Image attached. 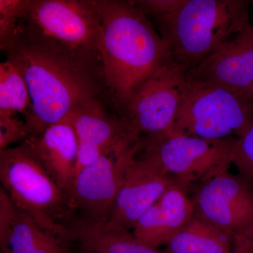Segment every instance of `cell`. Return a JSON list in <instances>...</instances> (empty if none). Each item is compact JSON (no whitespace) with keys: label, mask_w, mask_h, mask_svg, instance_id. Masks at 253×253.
<instances>
[{"label":"cell","mask_w":253,"mask_h":253,"mask_svg":"<svg viewBox=\"0 0 253 253\" xmlns=\"http://www.w3.org/2000/svg\"><path fill=\"white\" fill-rule=\"evenodd\" d=\"M0 48L27 83L31 105L25 121L31 137L109 94L99 53L68 45L27 21L20 20Z\"/></svg>","instance_id":"6da1fadb"},{"label":"cell","mask_w":253,"mask_h":253,"mask_svg":"<svg viewBox=\"0 0 253 253\" xmlns=\"http://www.w3.org/2000/svg\"><path fill=\"white\" fill-rule=\"evenodd\" d=\"M95 1L105 82L121 115L138 89L170 57L159 33L133 1Z\"/></svg>","instance_id":"7a4b0ae2"},{"label":"cell","mask_w":253,"mask_h":253,"mask_svg":"<svg viewBox=\"0 0 253 253\" xmlns=\"http://www.w3.org/2000/svg\"><path fill=\"white\" fill-rule=\"evenodd\" d=\"M245 0H185L170 14L154 16L171 60L187 73L251 25Z\"/></svg>","instance_id":"3957f363"},{"label":"cell","mask_w":253,"mask_h":253,"mask_svg":"<svg viewBox=\"0 0 253 253\" xmlns=\"http://www.w3.org/2000/svg\"><path fill=\"white\" fill-rule=\"evenodd\" d=\"M1 187L42 227L69 242L66 223L76 212L71 198L46 172L26 141L0 150Z\"/></svg>","instance_id":"277c9868"},{"label":"cell","mask_w":253,"mask_h":253,"mask_svg":"<svg viewBox=\"0 0 253 253\" xmlns=\"http://www.w3.org/2000/svg\"><path fill=\"white\" fill-rule=\"evenodd\" d=\"M253 126V104L239 95L187 75L185 94L168 131L206 139H239Z\"/></svg>","instance_id":"5b68a950"},{"label":"cell","mask_w":253,"mask_h":253,"mask_svg":"<svg viewBox=\"0 0 253 253\" xmlns=\"http://www.w3.org/2000/svg\"><path fill=\"white\" fill-rule=\"evenodd\" d=\"M236 138L206 139L170 131L141 136L139 151L156 160L178 184H195L228 172Z\"/></svg>","instance_id":"8992f818"},{"label":"cell","mask_w":253,"mask_h":253,"mask_svg":"<svg viewBox=\"0 0 253 253\" xmlns=\"http://www.w3.org/2000/svg\"><path fill=\"white\" fill-rule=\"evenodd\" d=\"M186 84V73L169 59L138 89L120 116L141 135L169 131L180 108Z\"/></svg>","instance_id":"52a82bcc"},{"label":"cell","mask_w":253,"mask_h":253,"mask_svg":"<svg viewBox=\"0 0 253 253\" xmlns=\"http://www.w3.org/2000/svg\"><path fill=\"white\" fill-rule=\"evenodd\" d=\"M195 213L230 236H253V186L241 175L222 173L196 184Z\"/></svg>","instance_id":"ba28073f"},{"label":"cell","mask_w":253,"mask_h":253,"mask_svg":"<svg viewBox=\"0 0 253 253\" xmlns=\"http://www.w3.org/2000/svg\"><path fill=\"white\" fill-rule=\"evenodd\" d=\"M21 19L68 45L99 53L101 24L95 0H23Z\"/></svg>","instance_id":"9c48e42d"},{"label":"cell","mask_w":253,"mask_h":253,"mask_svg":"<svg viewBox=\"0 0 253 253\" xmlns=\"http://www.w3.org/2000/svg\"><path fill=\"white\" fill-rule=\"evenodd\" d=\"M65 118L72 125L78 137L76 174L102 155L129 151L141 137L126 119L109 112L102 100L80 106Z\"/></svg>","instance_id":"30bf717a"},{"label":"cell","mask_w":253,"mask_h":253,"mask_svg":"<svg viewBox=\"0 0 253 253\" xmlns=\"http://www.w3.org/2000/svg\"><path fill=\"white\" fill-rule=\"evenodd\" d=\"M139 141L126 158L108 220L129 231L168 188L178 184L154 158L139 152Z\"/></svg>","instance_id":"8fae6325"},{"label":"cell","mask_w":253,"mask_h":253,"mask_svg":"<svg viewBox=\"0 0 253 253\" xmlns=\"http://www.w3.org/2000/svg\"><path fill=\"white\" fill-rule=\"evenodd\" d=\"M133 149L123 154L102 155L76 174L71 199L75 211H80L82 217L109 220L122 181L126 158Z\"/></svg>","instance_id":"7c38bea8"},{"label":"cell","mask_w":253,"mask_h":253,"mask_svg":"<svg viewBox=\"0 0 253 253\" xmlns=\"http://www.w3.org/2000/svg\"><path fill=\"white\" fill-rule=\"evenodd\" d=\"M187 75L243 97L253 83V26L223 43Z\"/></svg>","instance_id":"4fadbf2b"},{"label":"cell","mask_w":253,"mask_h":253,"mask_svg":"<svg viewBox=\"0 0 253 253\" xmlns=\"http://www.w3.org/2000/svg\"><path fill=\"white\" fill-rule=\"evenodd\" d=\"M187 194L179 184L168 188L139 218L133 234L155 249L168 246L194 217V203Z\"/></svg>","instance_id":"5bb4252c"},{"label":"cell","mask_w":253,"mask_h":253,"mask_svg":"<svg viewBox=\"0 0 253 253\" xmlns=\"http://www.w3.org/2000/svg\"><path fill=\"white\" fill-rule=\"evenodd\" d=\"M68 242L16 207L0 189V248L2 253H73Z\"/></svg>","instance_id":"9a60e30c"},{"label":"cell","mask_w":253,"mask_h":253,"mask_svg":"<svg viewBox=\"0 0 253 253\" xmlns=\"http://www.w3.org/2000/svg\"><path fill=\"white\" fill-rule=\"evenodd\" d=\"M26 141L46 172L71 198L79 149L72 125L64 118Z\"/></svg>","instance_id":"2e32d148"},{"label":"cell","mask_w":253,"mask_h":253,"mask_svg":"<svg viewBox=\"0 0 253 253\" xmlns=\"http://www.w3.org/2000/svg\"><path fill=\"white\" fill-rule=\"evenodd\" d=\"M86 253H166L145 244L132 232L108 221L73 217L66 224Z\"/></svg>","instance_id":"e0dca14e"},{"label":"cell","mask_w":253,"mask_h":253,"mask_svg":"<svg viewBox=\"0 0 253 253\" xmlns=\"http://www.w3.org/2000/svg\"><path fill=\"white\" fill-rule=\"evenodd\" d=\"M230 236L195 213L185 229L165 250L166 253H232Z\"/></svg>","instance_id":"ac0fdd59"},{"label":"cell","mask_w":253,"mask_h":253,"mask_svg":"<svg viewBox=\"0 0 253 253\" xmlns=\"http://www.w3.org/2000/svg\"><path fill=\"white\" fill-rule=\"evenodd\" d=\"M31 105L29 89L23 75L12 63L5 60L0 63V116L21 113L25 118Z\"/></svg>","instance_id":"d6986e66"},{"label":"cell","mask_w":253,"mask_h":253,"mask_svg":"<svg viewBox=\"0 0 253 253\" xmlns=\"http://www.w3.org/2000/svg\"><path fill=\"white\" fill-rule=\"evenodd\" d=\"M232 163L237 168L240 175L253 186V126L244 136L236 138Z\"/></svg>","instance_id":"ffe728a7"},{"label":"cell","mask_w":253,"mask_h":253,"mask_svg":"<svg viewBox=\"0 0 253 253\" xmlns=\"http://www.w3.org/2000/svg\"><path fill=\"white\" fill-rule=\"evenodd\" d=\"M23 0H0V46L14 34L21 20Z\"/></svg>","instance_id":"44dd1931"},{"label":"cell","mask_w":253,"mask_h":253,"mask_svg":"<svg viewBox=\"0 0 253 253\" xmlns=\"http://www.w3.org/2000/svg\"><path fill=\"white\" fill-rule=\"evenodd\" d=\"M32 136L31 129L26 121L14 116H0V150L20 140L26 141Z\"/></svg>","instance_id":"7402d4cb"},{"label":"cell","mask_w":253,"mask_h":253,"mask_svg":"<svg viewBox=\"0 0 253 253\" xmlns=\"http://www.w3.org/2000/svg\"><path fill=\"white\" fill-rule=\"evenodd\" d=\"M184 1L185 0H137L133 2L145 15L154 17L174 12Z\"/></svg>","instance_id":"603a6c76"},{"label":"cell","mask_w":253,"mask_h":253,"mask_svg":"<svg viewBox=\"0 0 253 253\" xmlns=\"http://www.w3.org/2000/svg\"><path fill=\"white\" fill-rule=\"evenodd\" d=\"M232 253H253V236L234 240Z\"/></svg>","instance_id":"cb8c5ba5"},{"label":"cell","mask_w":253,"mask_h":253,"mask_svg":"<svg viewBox=\"0 0 253 253\" xmlns=\"http://www.w3.org/2000/svg\"><path fill=\"white\" fill-rule=\"evenodd\" d=\"M243 98L246 101H249V102L251 103V104L253 105V83L252 85L250 86L248 91L245 93L244 96Z\"/></svg>","instance_id":"d4e9b609"},{"label":"cell","mask_w":253,"mask_h":253,"mask_svg":"<svg viewBox=\"0 0 253 253\" xmlns=\"http://www.w3.org/2000/svg\"></svg>","instance_id":"484cf974"}]
</instances>
